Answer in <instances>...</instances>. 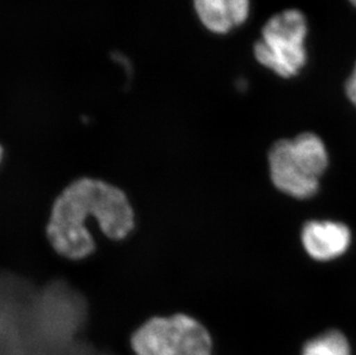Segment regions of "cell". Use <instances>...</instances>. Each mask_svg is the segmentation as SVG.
I'll use <instances>...</instances> for the list:
<instances>
[{
	"mask_svg": "<svg viewBox=\"0 0 356 355\" xmlns=\"http://www.w3.org/2000/svg\"><path fill=\"white\" fill-rule=\"evenodd\" d=\"M91 218L112 240H124L134 230L135 214L124 191L105 181L83 178L58 196L47 224L54 251L68 260H83L95 251L87 228Z\"/></svg>",
	"mask_w": 356,
	"mask_h": 355,
	"instance_id": "obj_1",
	"label": "cell"
},
{
	"mask_svg": "<svg viewBox=\"0 0 356 355\" xmlns=\"http://www.w3.org/2000/svg\"><path fill=\"white\" fill-rule=\"evenodd\" d=\"M324 142L314 133L273 144L269 154L270 175L279 191L296 198H312L319 178L327 168Z\"/></svg>",
	"mask_w": 356,
	"mask_h": 355,
	"instance_id": "obj_2",
	"label": "cell"
},
{
	"mask_svg": "<svg viewBox=\"0 0 356 355\" xmlns=\"http://www.w3.org/2000/svg\"><path fill=\"white\" fill-rule=\"evenodd\" d=\"M307 36L308 21L303 12L280 10L266 21L254 44L256 61L282 79L296 77L308 61Z\"/></svg>",
	"mask_w": 356,
	"mask_h": 355,
	"instance_id": "obj_3",
	"label": "cell"
},
{
	"mask_svg": "<svg viewBox=\"0 0 356 355\" xmlns=\"http://www.w3.org/2000/svg\"><path fill=\"white\" fill-rule=\"evenodd\" d=\"M301 238L307 253L317 261L339 258L350 245V228L337 221H309L305 225Z\"/></svg>",
	"mask_w": 356,
	"mask_h": 355,
	"instance_id": "obj_4",
	"label": "cell"
},
{
	"mask_svg": "<svg viewBox=\"0 0 356 355\" xmlns=\"http://www.w3.org/2000/svg\"><path fill=\"white\" fill-rule=\"evenodd\" d=\"M201 24L213 34L225 35L248 20L250 0H194Z\"/></svg>",
	"mask_w": 356,
	"mask_h": 355,
	"instance_id": "obj_5",
	"label": "cell"
},
{
	"mask_svg": "<svg viewBox=\"0 0 356 355\" xmlns=\"http://www.w3.org/2000/svg\"><path fill=\"white\" fill-rule=\"evenodd\" d=\"M135 355H177L178 332L175 317H152L131 339Z\"/></svg>",
	"mask_w": 356,
	"mask_h": 355,
	"instance_id": "obj_6",
	"label": "cell"
},
{
	"mask_svg": "<svg viewBox=\"0 0 356 355\" xmlns=\"http://www.w3.org/2000/svg\"><path fill=\"white\" fill-rule=\"evenodd\" d=\"M173 317L178 332L177 355H211V336L197 320L185 314Z\"/></svg>",
	"mask_w": 356,
	"mask_h": 355,
	"instance_id": "obj_7",
	"label": "cell"
},
{
	"mask_svg": "<svg viewBox=\"0 0 356 355\" xmlns=\"http://www.w3.org/2000/svg\"><path fill=\"white\" fill-rule=\"evenodd\" d=\"M301 355H352L350 342L340 331L330 330L303 346Z\"/></svg>",
	"mask_w": 356,
	"mask_h": 355,
	"instance_id": "obj_8",
	"label": "cell"
},
{
	"mask_svg": "<svg viewBox=\"0 0 356 355\" xmlns=\"http://www.w3.org/2000/svg\"><path fill=\"white\" fill-rule=\"evenodd\" d=\"M345 91H346V96L348 100L356 107V64L354 66L353 71L347 79L346 84H345Z\"/></svg>",
	"mask_w": 356,
	"mask_h": 355,
	"instance_id": "obj_9",
	"label": "cell"
},
{
	"mask_svg": "<svg viewBox=\"0 0 356 355\" xmlns=\"http://www.w3.org/2000/svg\"><path fill=\"white\" fill-rule=\"evenodd\" d=\"M3 148H1V145H0V163H1V159H3Z\"/></svg>",
	"mask_w": 356,
	"mask_h": 355,
	"instance_id": "obj_10",
	"label": "cell"
},
{
	"mask_svg": "<svg viewBox=\"0 0 356 355\" xmlns=\"http://www.w3.org/2000/svg\"><path fill=\"white\" fill-rule=\"evenodd\" d=\"M348 1H350L354 7H356V0H348Z\"/></svg>",
	"mask_w": 356,
	"mask_h": 355,
	"instance_id": "obj_11",
	"label": "cell"
}]
</instances>
